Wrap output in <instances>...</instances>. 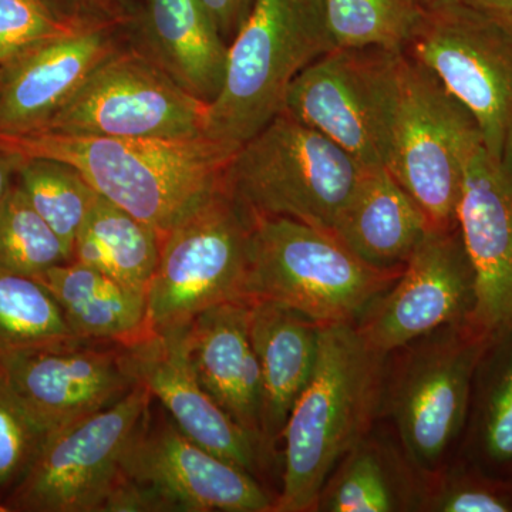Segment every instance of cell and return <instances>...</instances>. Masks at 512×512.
Returning <instances> with one entry per match:
<instances>
[{
    "label": "cell",
    "mask_w": 512,
    "mask_h": 512,
    "mask_svg": "<svg viewBox=\"0 0 512 512\" xmlns=\"http://www.w3.org/2000/svg\"><path fill=\"white\" fill-rule=\"evenodd\" d=\"M0 146L72 164L97 194L146 222L161 238L225 187L238 150L207 136L153 140L55 131L0 134Z\"/></svg>",
    "instance_id": "6da1fadb"
},
{
    "label": "cell",
    "mask_w": 512,
    "mask_h": 512,
    "mask_svg": "<svg viewBox=\"0 0 512 512\" xmlns=\"http://www.w3.org/2000/svg\"><path fill=\"white\" fill-rule=\"evenodd\" d=\"M386 359L352 323L320 325L315 370L282 433L284 473L274 512L315 511L330 474L380 416Z\"/></svg>",
    "instance_id": "7a4b0ae2"
},
{
    "label": "cell",
    "mask_w": 512,
    "mask_h": 512,
    "mask_svg": "<svg viewBox=\"0 0 512 512\" xmlns=\"http://www.w3.org/2000/svg\"><path fill=\"white\" fill-rule=\"evenodd\" d=\"M335 49L322 0H256L229 43L224 83L205 114V136L234 148L247 143L282 114L296 77Z\"/></svg>",
    "instance_id": "3957f363"
},
{
    "label": "cell",
    "mask_w": 512,
    "mask_h": 512,
    "mask_svg": "<svg viewBox=\"0 0 512 512\" xmlns=\"http://www.w3.org/2000/svg\"><path fill=\"white\" fill-rule=\"evenodd\" d=\"M247 298L282 303L319 325L356 323L402 275L377 268L333 232L282 217H254Z\"/></svg>",
    "instance_id": "277c9868"
},
{
    "label": "cell",
    "mask_w": 512,
    "mask_h": 512,
    "mask_svg": "<svg viewBox=\"0 0 512 512\" xmlns=\"http://www.w3.org/2000/svg\"><path fill=\"white\" fill-rule=\"evenodd\" d=\"M494 340L470 319L450 323L390 353L382 406L399 444L423 476L444 457L466 426L478 366Z\"/></svg>",
    "instance_id": "5b68a950"
},
{
    "label": "cell",
    "mask_w": 512,
    "mask_h": 512,
    "mask_svg": "<svg viewBox=\"0 0 512 512\" xmlns=\"http://www.w3.org/2000/svg\"><path fill=\"white\" fill-rule=\"evenodd\" d=\"M365 171L330 138L282 113L238 148L225 183L252 217L333 232Z\"/></svg>",
    "instance_id": "8992f818"
},
{
    "label": "cell",
    "mask_w": 512,
    "mask_h": 512,
    "mask_svg": "<svg viewBox=\"0 0 512 512\" xmlns=\"http://www.w3.org/2000/svg\"><path fill=\"white\" fill-rule=\"evenodd\" d=\"M481 144L470 111L427 67L403 52L386 168L420 205L431 227H457L467 164Z\"/></svg>",
    "instance_id": "52a82bcc"
},
{
    "label": "cell",
    "mask_w": 512,
    "mask_h": 512,
    "mask_svg": "<svg viewBox=\"0 0 512 512\" xmlns=\"http://www.w3.org/2000/svg\"><path fill=\"white\" fill-rule=\"evenodd\" d=\"M254 224L251 212L225 183L161 238L160 258L146 293L153 332L183 326L221 303L248 301Z\"/></svg>",
    "instance_id": "ba28073f"
},
{
    "label": "cell",
    "mask_w": 512,
    "mask_h": 512,
    "mask_svg": "<svg viewBox=\"0 0 512 512\" xmlns=\"http://www.w3.org/2000/svg\"><path fill=\"white\" fill-rule=\"evenodd\" d=\"M255 476L148 414L101 512H274Z\"/></svg>",
    "instance_id": "9c48e42d"
},
{
    "label": "cell",
    "mask_w": 512,
    "mask_h": 512,
    "mask_svg": "<svg viewBox=\"0 0 512 512\" xmlns=\"http://www.w3.org/2000/svg\"><path fill=\"white\" fill-rule=\"evenodd\" d=\"M406 53L470 111L487 153L512 163V30L461 0H424Z\"/></svg>",
    "instance_id": "30bf717a"
},
{
    "label": "cell",
    "mask_w": 512,
    "mask_h": 512,
    "mask_svg": "<svg viewBox=\"0 0 512 512\" xmlns=\"http://www.w3.org/2000/svg\"><path fill=\"white\" fill-rule=\"evenodd\" d=\"M151 404L138 383L119 402L49 431L29 473L3 501L8 512H101Z\"/></svg>",
    "instance_id": "8fae6325"
},
{
    "label": "cell",
    "mask_w": 512,
    "mask_h": 512,
    "mask_svg": "<svg viewBox=\"0 0 512 512\" xmlns=\"http://www.w3.org/2000/svg\"><path fill=\"white\" fill-rule=\"evenodd\" d=\"M402 53L332 50L296 77L282 113L315 128L363 167L386 168Z\"/></svg>",
    "instance_id": "7c38bea8"
},
{
    "label": "cell",
    "mask_w": 512,
    "mask_h": 512,
    "mask_svg": "<svg viewBox=\"0 0 512 512\" xmlns=\"http://www.w3.org/2000/svg\"><path fill=\"white\" fill-rule=\"evenodd\" d=\"M207 107L143 53L133 46H120L42 131L185 140L205 136Z\"/></svg>",
    "instance_id": "4fadbf2b"
},
{
    "label": "cell",
    "mask_w": 512,
    "mask_h": 512,
    "mask_svg": "<svg viewBox=\"0 0 512 512\" xmlns=\"http://www.w3.org/2000/svg\"><path fill=\"white\" fill-rule=\"evenodd\" d=\"M474 306L476 274L458 225L430 228L399 279L353 325L370 349L389 356L433 330L470 319Z\"/></svg>",
    "instance_id": "5bb4252c"
},
{
    "label": "cell",
    "mask_w": 512,
    "mask_h": 512,
    "mask_svg": "<svg viewBox=\"0 0 512 512\" xmlns=\"http://www.w3.org/2000/svg\"><path fill=\"white\" fill-rule=\"evenodd\" d=\"M0 372L49 431L106 409L138 384L123 345L93 340L9 353Z\"/></svg>",
    "instance_id": "9a60e30c"
},
{
    "label": "cell",
    "mask_w": 512,
    "mask_h": 512,
    "mask_svg": "<svg viewBox=\"0 0 512 512\" xmlns=\"http://www.w3.org/2000/svg\"><path fill=\"white\" fill-rule=\"evenodd\" d=\"M457 225L476 274L470 320L493 340L512 335V163L483 144L467 164Z\"/></svg>",
    "instance_id": "2e32d148"
},
{
    "label": "cell",
    "mask_w": 512,
    "mask_h": 512,
    "mask_svg": "<svg viewBox=\"0 0 512 512\" xmlns=\"http://www.w3.org/2000/svg\"><path fill=\"white\" fill-rule=\"evenodd\" d=\"M184 326L153 332L133 345H123L131 373L188 439L255 476L264 461L265 448L198 382L188 360Z\"/></svg>",
    "instance_id": "e0dca14e"
},
{
    "label": "cell",
    "mask_w": 512,
    "mask_h": 512,
    "mask_svg": "<svg viewBox=\"0 0 512 512\" xmlns=\"http://www.w3.org/2000/svg\"><path fill=\"white\" fill-rule=\"evenodd\" d=\"M117 30H72L2 64L0 134L45 130L93 70L119 49Z\"/></svg>",
    "instance_id": "ac0fdd59"
},
{
    "label": "cell",
    "mask_w": 512,
    "mask_h": 512,
    "mask_svg": "<svg viewBox=\"0 0 512 512\" xmlns=\"http://www.w3.org/2000/svg\"><path fill=\"white\" fill-rule=\"evenodd\" d=\"M248 313L249 301L205 309L185 323V348L205 392L264 446L261 367L249 338Z\"/></svg>",
    "instance_id": "d6986e66"
},
{
    "label": "cell",
    "mask_w": 512,
    "mask_h": 512,
    "mask_svg": "<svg viewBox=\"0 0 512 512\" xmlns=\"http://www.w3.org/2000/svg\"><path fill=\"white\" fill-rule=\"evenodd\" d=\"M127 28L134 49L185 92L211 104L220 93L229 45L198 0H146Z\"/></svg>",
    "instance_id": "ffe728a7"
},
{
    "label": "cell",
    "mask_w": 512,
    "mask_h": 512,
    "mask_svg": "<svg viewBox=\"0 0 512 512\" xmlns=\"http://www.w3.org/2000/svg\"><path fill=\"white\" fill-rule=\"evenodd\" d=\"M248 326L261 367V434L269 453L315 370L320 325L282 303L251 299Z\"/></svg>",
    "instance_id": "44dd1931"
},
{
    "label": "cell",
    "mask_w": 512,
    "mask_h": 512,
    "mask_svg": "<svg viewBox=\"0 0 512 512\" xmlns=\"http://www.w3.org/2000/svg\"><path fill=\"white\" fill-rule=\"evenodd\" d=\"M431 227L399 181L384 167L366 168L333 234L367 264L400 268Z\"/></svg>",
    "instance_id": "7402d4cb"
},
{
    "label": "cell",
    "mask_w": 512,
    "mask_h": 512,
    "mask_svg": "<svg viewBox=\"0 0 512 512\" xmlns=\"http://www.w3.org/2000/svg\"><path fill=\"white\" fill-rule=\"evenodd\" d=\"M59 303L77 339L133 345L153 333L146 293L101 271L70 261L37 276Z\"/></svg>",
    "instance_id": "603a6c76"
},
{
    "label": "cell",
    "mask_w": 512,
    "mask_h": 512,
    "mask_svg": "<svg viewBox=\"0 0 512 512\" xmlns=\"http://www.w3.org/2000/svg\"><path fill=\"white\" fill-rule=\"evenodd\" d=\"M423 474L402 446L372 431L342 458L320 491L318 512L419 511Z\"/></svg>",
    "instance_id": "cb8c5ba5"
},
{
    "label": "cell",
    "mask_w": 512,
    "mask_h": 512,
    "mask_svg": "<svg viewBox=\"0 0 512 512\" xmlns=\"http://www.w3.org/2000/svg\"><path fill=\"white\" fill-rule=\"evenodd\" d=\"M160 249L161 237L156 229L99 195L74 241L73 261L147 293Z\"/></svg>",
    "instance_id": "d4e9b609"
},
{
    "label": "cell",
    "mask_w": 512,
    "mask_h": 512,
    "mask_svg": "<svg viewBox=\"0 0 512 512\" xmlns=\"http://www.w3.org/2000/svg\"><path fill=\"white\" fill-rule=\"evenodd\" d=\"M16 183L37 214L62 239L73 261L74 241L99 194L77 168L56 158L25 157Z\"/></svg>",
    "instance_id": "484cf974"
},
{
    "label": "cell",
    "mask_w": 512,
    "mask_h": 512,
    "mask_svg": "<svg viewBox=\"0 0 512 512\" xmlns=\"http://www.w3.org/2000/svg\"><path fill=\"white\" fill-rule=\"evenodd\" d=\"M338 49L406 52L423 16L424 0H322Z\"/></svg>",
    "instance_id": "4316f807"
},
{
    "label": "cell",
    "mask_w": 512,
    "mask_h": 512,
    "mask_svg": "<svg viewBox=\"0 0 512 512\" xmlns=\"http://www.w3.org/2000/svg\"><path fill=\"white\" fill-rule=\"evenodd\" d=\"M72 340L79 339L45 286L29 276L0 272V357Z\"/></svg>",
    "instance_id": "83f0119b"
},
{
    "label": "cell",
    "mask_w": 512,
    "mask_h": 512,
    "mask_svg": "<svg viewBox=\"0 0 512 512\" xmlns=\"http://www.w3.org/2000/svg\"><path fill=\"white\" fill-rule=\"evenodd\" d=\"M70 261L72 256L62 239L37 214L16 183L0 205V272L37 278Z\"/></svg>",
    "instance_id": "f1b7e54d"
},
{
    "label": "cell",
    "mask_w": 512,
    "mask_h": 512,
    "mask_svg": "<svg viewBox=\"0 0 512 512\" xmlns=\"http://www.w3.org/2000/svg\"><path fill=\"white\" fill-rule=\"evenodd\" d=\"M477 440L481 453L497 464L512 461V335L494 340L481 360Z\"/></svg>",
    "instance_id": "f546056e"
},
{
    "label": "cell",
    "mask_w": 512,
    "mask_h": 512,
    "mask_svg": "<svg viewBox=\"0 0 512 512\" xmlns=\"http://www.w3.org/2000/svg\"><path fill=\"white\" fill-rule=\"evenodd\" d=\"M419 511L512 512V483L466 467L423 476Z\"/></svg>",
    "instance_id": "4dcf8cb0"
},
{
    "label": "cell",
    "mask_w": 512,
    "mask_h": 512,
    "mask_svg": "<svg viewBox=\"0 0 512 512\" xmlns=\"http://www.w3.org/2000/svg\"><path fill=\"white\" fill-rule=\"evenodd\" d=\"M49 430L33 416L0 372V501L29 473Z\"/></svg>",
    "instance_id": "1f68e13d"
},
{
    "label": "cell",
    "mask_w": 512,
    "mask_h": 512,
    "mask_svg": "<svg viewBox=\"0 0 512 512\" xmlns=\"http://www.w3.org/2000/svg\"><path fill=\"white\" fill-rule=\"evenodd\" d=\"M72 30L40 0H0V66L37 43Z\"/></svg>",
    "instance_id": "d6a6232c"
},
{
    "label": "cell",
    "mask_w": 512,
    "mask_h": 512,
    "mask_svg": "<svg viewBox=\"0 0 512 512\" xmlns=\"http://www.w3.org/2000/svg\"><path fill=\"white\" fill-rule=\"evenodd\" d=\"M64 26L73 30L123 29L137 13L134 0H40Z\"/></svg>",
    "instance_id": "836d02e7"
},
{
    "label": "cell",
    "mask_w": 512,
    "mask_h": 512,
    "mask_svg": "<svg viewBox=\"0 0 512 512\" xmlns=\"http://www.w3.org/2000/svg\"><path fill=\"white\" fill-rule=\"evenodd\" d=\"M198 2L207 10L229 45L247 22L256 0H198Z\"/></svg>",
    "instance_id": "e575fe53"
},
{
    "label": "cell",
    "mask_w": 512,
    "mask_h": 512,
    "mask_svg": "<svg viewBox=\"0 0 512 512\" xmlns=\"http://www.w3.org/2000/svg\"><path fill=\"white\" fill-rule=\"evenodd\" d=\"M23 161H25V156L22 154L0 146V205L15 187L19 168Z\"/></svg>",
    "instance_id": "d590c367"
},
{
    "label": "cell",
    "mask_w": 512,
    "mask_h": 512,
    "mask_svg": "<svg viewBox=\"0 0 512 512\" xmlns=\"http://www.w3.org/2000/svg\"><path fill=\"white\" fill-rule=\"evenodd\" d=\"M461 2L512 30V0H461Z\"/></svg>",
    "instance_id": "8d00e7d4"
},
{
    "label": "cell",
    "mask_w": 512,
    "mask_h": 512,
    "mask_svg": "<svg viewBox=\"0 0 512 512\" xmlns=\"http://www.w3.org/2000/svg\"><path fill=\"white\" fill-rule=\"evenodd\" d=\"M0 512H8V508L5 507L2 501H0Z\"/></svg>",
    "instance_id": "74e56055"
}]
</instances>
